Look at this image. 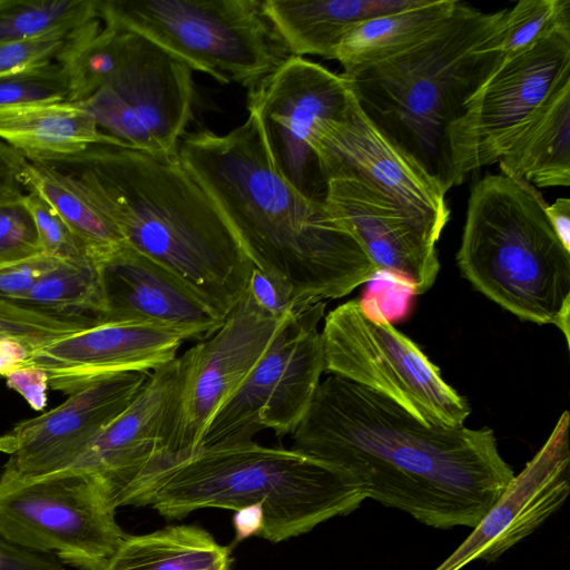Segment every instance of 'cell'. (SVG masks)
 Masks as SVG:
<instances>
[{"label": "cell", "instance_id": "cell-36", "mask_svg": "<svg viewBox=\"0 0 570 570\" xmlns=\"http://www.w3.org/2000/svg\"><path fill=\"white\" fill-rule=\"evenodd\" d=\"M73 35L51 36L21 42L1 43L0 77L28 67L58 60Z\"/></svg>", "mask_w": 570, "mask_h": 570}, {"label": "cell", "instance_id": "cell-6", "mask_svg": "<svg viewBox=\"0 0 570 570\" xmlns=\"http://www.w3.org/2000/svg\"><path fill=\"white\" fill-rule=\"evenodd\" d=\"M548 203L525 180L487 174L470 193L456 263L484 296L522 321L557 326L570 344V252Z\"/></svg>", "mask_w": 570, "mask_h": 570}, {"label": "cell", "instance_id": "cell-33", "mask_svg": "<svg viewBox=\"0 0 570 570\" xmlns=\"http://www.w3.org/2000/svg\"><path fill=\"white\" fill-rule=\"evenodd\" d=\"M70 81L57 60L0 77V108L69 101Z\"/></svg>", "mask_w": 570, "mask_h": 570}, {"label": "cell", "instance_id": "cell-44", "mask_svg": "<svg viewBox=\"0 0 570 570\" xmlns=\"http://www.w3.org/2000/svg\"><path fill=\"white\" fill-rule=\"evenodd\" d=\"M6 146H7V144H4V142H2V141L0 140V148L6 147Z\"/></svg>", "mask_w": 570, "mask_h": 570}, {"label": "cell", "instance_id": "cell-10", "mask_svg": "<svg viewBox=\"0 0 570 570\" xmlns=\"http://www.w3.org/2000/svg\"><path fill=\"white\" fill-rule=\"evenodd\" d=\"M569 73L570 27L502 57L448 129L454 186L472 170L498 163Z\"/></svg>", "mask_w": 570, "mask_h": 570}, {"label": "cell", "instance_id": "cell-9", "mask_svg": "<svg viewBox=\"0 0 570 570\" xmlns=\"http://www.w3.org/2000/svg\"><path fill=\"white\" fill-rule=\"evenodd\" d=\"M115 511L104 485L90 474L0 481V535L83 570H104L124 540Z\"/></svg>", "mask_w": 570, "mask_h": 570}, {"label": "cell", "instance_id": "cell-15", "mask_svg": "<svg viewBox=\"0 0 570 570\" xmlns=\"http://www.w3.org/2000/svg\"><path fill=\"white\" fill-rule=\"evenodd\" d=\"M150 372L97 379L65 402L22 421L0 436L9 455L0 481H26L65 471L82 450L136 397Z\"/></svg>", "mask_w": 570, "mask_h": 570}, {"label": "cell", "instance_id": "cell-12", "mask_svg": "<svg viewBox=\"0 0 570 570\" xmlns=\"http://www.w3.org/2000/svg\"><path fill=\"white\" fill-rule=\"evenodd\" d=\"M354 98L341 73L292 56L248 90V111L275 171L305 198L324 203L327 184L315 154L324 127Z\"/></svg>", "mask_w": 570, "mask_h": 570}, {"label": "cell", "instance_id": "cell-1", "mask_svg": "<svg viewBox=\"0 0 570 570\" xmlns=\"http://www.w3.org/2000/svg\"><path fill=\"white\" fill-rule=\"evenodd\" d=\"M292 438V450L345 471L366 499L436 529H473L515 475L492 429L425 424L336 375L321 381Z\"/></svg>", "mask_w": 570, "mask_h": 570}, {"label": "cell", "instance_id": "cell-5", "mask_svg": "<svg viewBox=\"0 0 570 570\" xmlns=\"http://www.w3.org/2000/svg\"><path fill=\"white\" fill-rule=\"evenodd\" d=\"M364 500L363 489L345 471L252 441L175 453L148 505L166 519H183L199 509L261 502L265 524L259 537L278 543L352 513Z\"/></svg>", "mask_w": 570, "mask_h": 570}, {"label": "cell", "instance_id": "cell-17", "mask_svg": "<svg viewBox=\"0 0 570 570\" xmlns=\"http://www.w3.org/2000/svg\"><path fill=\"white\" fill-rule=\"evenodd\" d=\"M178 374L177 357L151 371L131 403L62 472L96 476L115 509L138 507L150 463L171 453L168 433Z\"/></svg>", "mask_w": 570, "mask_h": 570}, {"label": "cell", "instance_id": "cell-13", "mask_svg": "<svg viewBox=\"0 0 570 570\" xmlns=\"http://www.w3.org/2000/svg\"><path fill=\"white\" fill-rule=\"evenodd\" d=\"M126 31L118 68L81 104L112 144L176 154L193 118V71L154 41Z\"/></svg>", "mask_w": 570, "mask_h": 570}, {"label": "cell", "instance_id": "cell-42", "mask_svg": "<svg viewBox=\"0 0 570 570\" xmlns=\"http://www.w3.org/2000/svg\"><path fill=\"white\" fill-rule=\"evenodd\" d=\"M234 511L233 525L236 542L238 543L254 535L259 537L265 524L263 504L261 502L252 503Z\"/></svg>", "mask_w": 570, "mask_h": 570}, {"label": "cell", "instance_id": "cell-8", "mask_svg": "<svg viewBox=\"0 0 570 570\" xmlns=\"http://www.w3.org/2000/svg\"><path fill=\"white\" fill-rule=\"evenodd\" d=\"M324 372L374 391L421 422L464 425L471 409L407 336L356 299L332 309L321 331Z\"/></svg>", "mask_w": 570, "mask_h": 570}, {"label": "cell", "instance_id": "cell-25", "mask_svg": "<svg viewBox=\"0 0 570 570\" xmlns=\"http://www.w3.org/2000/svg\"><path fill=\"white\" fill-rule=\"evenodd\" d=\"M21 184L47 202L98 263L125 245L116 225L81 180L70 170L48 163L24 161Z\"/></svg>", "mask_w": 570, "mask_h": 570}, {"label": "cell", "instance_id": "cell-28", "mask_svg": "<svg viewBox=\"0 0 570 570\" xmlns=\"http://www.w3.org/2000/svg\"><path fill=\"white\" fill-rule=\"evenodd\" d=\"M99 18L98 0H0V45L71 36Z\"/></svg>", "mask_w": 570, "mask_h": 570}, {"label": "cell", "instance_id": "cell-30", "mask_svg": "<svg viewBox=\"0 0 570 570\" xmlns=\"http://www.w3.org/2000/svg\"><path fill=\"white\" fill-rule=\"evenodd\" d=\"M23 304L99 318L105 309L99 263L90 257L59 261L37 282Z\"/></svg>", "mask_w": 570, "mask_h": 570}, {"label": "cell", "instance_id": "cell-32", "mask_svg": "<svg viewBox=\"0 0 570 570\" xmlns=\"http://www.w3.org/2000/svg\"><path fill=\"white\" fill-rule=\"evenodd\" d=\"M99 322L100 318L90 315L45 311L0 298V340L22 341L32 351Z\"/></svg>", "mask_w": 570, "mask_h": 570}, {"label": "cell", "instance_id": "cell-37", "mask_svg": "<svg viewBox=\"0 0 570 570\" xmlns=\"http://www.w3.org/2000/svg\"><path fill=\"white\" fill-rule=\"evenodd\" d=\"M61 259L43 253L0 266V298L21 303L37 282Z\"/></svg>", "mask_w": 570, "mask_h": 570}, {"label": "cell", "instance_id": "cell-38", "mask_svg": "<svg viewBox=\"0 0 570 570\" xmlns=\"http://www.w3.org/2000/svg\"><path fill=\"white\" fill-rule=\"evenodd\" d=\"M246 289L256 304L275 318L283 320L304 309L297 308L287 293L256 267L250 274Z\"/></svg>", "mask_w": 570, "mask_h": 570}, {"label": "cell", "instance_id": "cell-3", "mask_svg": "<svg viewBox=\"0 0 570 570\" xmlns=\"http://www.w3.org/2000/svg\"><path fill=\"white\" fill-rule=\"evenodd\" d=\"M73 173L125 245L158 263L226 316L254 265L178 154L98 142L55 163Z\"/></svg>", "mask_w": 570, "mask_h": 570}, {"label": "cell", "instance_id": "cell-23", "mask_svg": "<svg viewBox=\"0 0 570 570\" xmlns=\"http://www.w3.org/2000/svg\"><path fill=\"white\" fill-rule=\"evenodd\" d=\"M0 140L27 160L48 164L112 144L81 102L67 101L0 108Z\"/></svg>", "mask_w": 570, "mask_h": 570}, {"label": "cell", "instance_id": "cell-39", "mask_svg": "<svg viewBox=\"0 0 570 570\" xmlns=\"http://www.w3.org/2000/svg\"><path fill=\"white\" fill-rule=\"evenodd\" d=\"M3 377L7 386L21 395L32 410L42 411L47 406L49 381L43 370L33 365H21Z\"/></svg>", "mask_w": 570, "mask_h": 570}, {"label": "cell", "instance_id": "cell-41", "mask_svg": "<svg viewBox=\"0 0 570 570\" xmlns=\"http://www.w3.org/2000/svg\"><path fill=\"white\" fill-rule=\"evenodd\" d=\"M26 159L10 146L0 148V198L21 196V169Z\"/></svg>", "mask_w": 570, "mask_h": 570}, {"label": "cell", "instance_id": "cell-2", "mask_svg": "<svg viewBox=\"0 0 570 570\" xmlns=\"http://www.w3.org/2000/svg\"><path fill=\"white\" fill-rule=\"evenodd\" d=\"M253 265L297 308L350 294L377 274L353 233L273 168L254 120L225 135L185 134L177 149Z\"/></svg>", "mask_w": 570, "mask_h": 570}, {"label": "cell", "instance_id": "cell-43", "mask_svg": "<svg viewBox=\"0 0 570 570\" xmlns=\"http://www.w3.org/2000/svg\"><path fill=\"white\" fill-rule=\"evenodd\" d=\"M546 216L562 245L570 252V199L557 198L544 208Z\"/></svg>", "mask_w": 570, "mask_h": 570}, {"label": "cell", "instance_id": "cell-29", "mask_svg": "<svg viewBox=\"0 0 570 570\" xmlns=\"http://www.w3.org/2000/svg\"><path fill=\"white\" fill-rule=\"evenodd\" d=\"M99 19L75 33L57 60L69 77L68 102L90 98L120 63L127 31L109 23L100 28Z\"/></svg>", "mask_w": 570, "mask_h": 570}, {"label": "cell", "instance_id": "cell-11", "mask_svg": "<svg viewBox=\"0 0 570 570\" xmlns=\"http://www.w3.org/2000/svg\"><path fill=\"white\" fill-rule=\"evenodd\" d=\"M325 303L286 317L269 346L235 393L219 407L198 448L248 443L263 430L293 434L324 372L318 324Z\"/></svg>", "mask_w": 570, "mask_h": 570}, {"label": "cell", "instance_id": "cell-27", "mask_svg": "<svg viewBox=\"0 0 570 570\" xmlns=\"http://www.w3.org/2000/svg\"><path fill=\"white\" fill-rule=\"evenodd\" d=\"M458 0H419L415 4L364 20L340 43L335 60L343 73L392 57L433 32L453 13Z\"/></svg>", "mask_w": 570, "mask_h": 570}, {"label": "cell", "instance_id": "cell-40", "mask_svg": "<svg viewBox=\"0 0 570 570\" xmlns=\"http://www.w3.org/2000/svg\"><path fill=\"white\" fill-rule=\"evenodd\" d=\"M62 563L55 554L28 550L0 535V570H63Z\"/></svg>", "mask_w": 570, "mask_h": 570}, {"label": "cell", "instance_id": "cell-24", "mask_svg": "<svg viewBox=\"0 0 570 570\" xmlns=\"http://www.w3.org/2000/svg\"><path fill=\"white\" fill-rule=\"evenodd\" d=\"M500 173L537 187L570 185V73L499 160Z\"/></svg>", "mask_w": 570, "mask_h": 570}, {"label": "cell", "instance_id": "cell-4", "mask_svg": "<svg viewBox=\"0 0 570 570\" xmlns=\"http://www.w3.org/2000/svg\"><path fill=\"white\" fill-rule=\"evenodd\" d=\"M505 11L483 12L459 1L415 45L342 73L366 118L445 193L454 186L448 129L503 57L485 43Z\"/></svg>", "mask_w": 570, "mask_h": 570}, {"label": "cell", "instance_id": "cell-18", "mask_svg": "<svg viewBox=\"0 0 570 570\" xmlns=\"http://www.w3.org/2000/svg\"><path fill=\"white\" fill-rule=\"evenodd\" d=\"M570 493L569 414L473 528L434 570H460L473 560L493 562L554 514Z\"/></svg>", "mask_w": 570, "mask_h": 570}, {"label": "cell", "instance_id": "cell-16", "mask_svg": "<svg viewBox=\"0 0 570 570\" xmlns=\"http://www.w3.org/2000/svg\"><path fill=\"white\" fill-rule=\"evenodd\" d=\"M322 176L354 179L385 195L441 235L450 217L445 191L362 112L355 96L346 115L328 122L315 145Z\"/></svg>", "mask_w": 570, "mask_h": 570}, {"label": "cell", "instance_id": "cell-26", "mask_svg": "<svg viewBox=\"0 0 570 570\" xmlns=\"http://www.w3.org/2000/svg\"><path fill=\"white\" fill-rule=\"evenodd\" d=\"M230 552L200 527L168 525L126 534L104 570H232Z\"/></svg>", "mask_w": 570, "mask_h": 570}, {"label": "cell", "instance_id": "cell-22", "mask_svg": "<svg viewBox=\"0 0 570 570\" xmlns=\"http://www.w3.org/2000/svg\"><path fill=\"white\" fill-rule=\"evenodd\" d=\"M419 0H266L264 11L292 56L335 59L344 37L358 23Z\"/></svg>", "mask_w": 570, "mask_h": 570}, {"label": "cell", "instance_id": "cell-31", "mask_svg": "<svg viewBox=\"0 0 570 570\" xmlns=\"http://www.w3.org/2000/svg\"><path fill=\"white\" fill-rule=\"evenodd\" d=\"M563 27H570L569 0H521L507 9L485 49L513 55Z\"/></svg>", "mask_w": 570, "mask_h": 570}, {"label": "cell", "instance_id": "cell-20", "mask_svg": "<svg viewBox=\"0 0 570 570\" xmlns=\"http://www.w3.org/2000/svg\"><path fill=\"white\" fill-rule=\"evenodd\" d=\"M186 337L174 330L130 322H105L31 351L22 365L48 375L49 387L69 395L112 374L151 372L176 358Z\"/></svg>", "mask_w": 570, "mask_h": 570}, {"label": "cell", "instance_id": "cell-19", "mask_svg": "<svg viewBox=\"0 0 570 570\" xmlns=\"http://www.w3.org/2000/svg\"><path fill=\"white\" fill-rule=\"evenodd\" d=\"M325 205L356 237L377 273L423 294L440 271V238L425 222L385 195L354 179L327 183Z\"/></svg>", "mask_w": 570, "mask_h": 570}, {"label": "cell", "instance_id": "cell-14", "mask_svg": "<svg viewBox=\"0 0 570 570\" xmlns=\"http://www.w3.org/2000/svg\"><path fill=\"white\" fill-rule=\"evenodd\" d=\"M285 318L265 313L246 289L214 334L177 357L179 374L168 433L171 453L199 446L216 412L258 363Z\"/></svg>", "mask_w": 570, "mask_h": 570}, {"label": "cell", "instance_id": "cell-35", "mask_svg": "<svg viewBox=\"0 0 570 570\" xmlns=\"http://www.w3.org/2000/svg\"><path fill=\"white\" fill-rule=\"evenodd\" d=\"M24 202L37 228L41 253L61 261L92 258L47 202L32 193L24 195Z\"/></svg>", "mask_w": 570, "mask_h": 570}, {"label": "cell", "instance_id": "cell-34", "mask_svg": "<svg viewBox=\"0 0 570 570\" xmlns=\"http://www.w3.org/2000/svg\"><path fill=\"white\" fill-rule=\"evenodd\" d=\"M41 254L24 194L0 198V266Z\"/></svg>", "mask_w": 570, "mask_h": 570}, {"label": "cell", "instance_id": "cell-7", "mask_svg": "<svg viewBox=\"0 0 570 570\" xmlns=\"http://www.w3.org/2000/svg\"><path fill=\"white\" fill-rule=\"evenodd\" d=\"M100 19L159 45L191 70L253 89L292 55L258 0H98Z\"/></svg>", "mask_w": 570, "mask_h": 570}, {"label": "cell", "instance_id": "cell-21", "mask_svg": "<svg viewBox=\"0 0 570 570\" xmlns=\"http://www.w3.org/2000/svg\"><path fill=\"white\" fill-rule=\"evenodd\" d=\"M105 322L151 324L202 341L214 334L226 316L158 263L121 246L99 263Z\"/></svg>", "mask_w": 570, "mask_h": 570}]
</instances>
